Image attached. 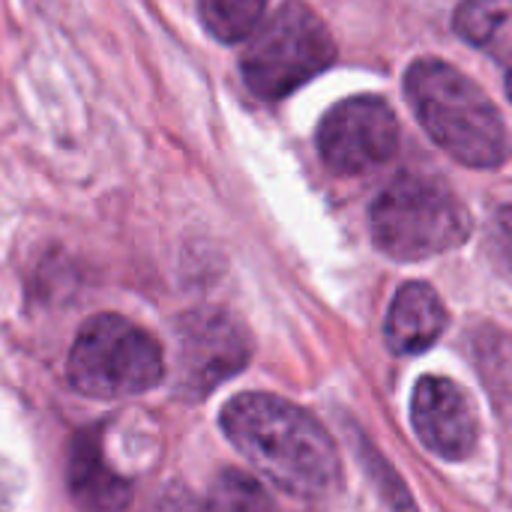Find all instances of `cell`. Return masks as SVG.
<instances>
[{"label": "cell", "mask_w": 512, "mask_h": 512, "mask_svg": "<svg viewBox=\"0 0 512 512\" xmlns=\"http://www.w3.org/2000/svg\"><path fill=\"white\" fill-rule=\"evenodd\" d=\"M234 450L276 489L318 501L339 486V456L315 417L270 393H243L222 408Z\"/></svg>", "instance_id": "6da1fadb"}, {"label": "cell", "mask_w": 512, "mask_h": 512, "mask_svg": "<svg viewBox=\"0 0 512 512\" xmlns=\"http://www.w3.org/2000/svg\"><path fill=\"white\" fill-rule=\"evenodd\" d=\"M408 102L426 135L468 168H498L510 147L492 99L456 66L423 57L405 75Z\"/></svg>", "instance_id": "7a4b0ae2"}, {"label": "cell", "mask_w": 512, "mask_h": 512, "mask_svg": "<svg viewBox=\"0 0 512 512\" xmlns=\"http://www.w3.org/2000/svg\"><path fill=\"white\" fill-rule=\"evenodd\" d=\"M369 228L387 258L423 261L462 246L471 237V216L447 183L402 174L375 198Z\"/></svg>", "instance_id": "3957f363"}, {"label": "cell", "mask_w": 512, "mask_h": 512, "mask_svg": "<svg viewBox=\"0 0 512 512\" xmlns=\"http://www.w3.org/2000/svg\"><path fill=\"white\" fill-rule=\"evenodd\" d=\"M69 384L90 399H129L165 378L162 345L123 315H93L75 333L66 357Z\"/></svg>", "instance_id": "277c9868"}, {"label": "cell", "mask_w": 512, "mask_h": 512, "mask_svg": "<svg viewBox=\"0 0 512 512\" xmlns=\"http://www.w3.org/2000/svg\"><path fill=\"white\" fill-rule=\"evenodd\" d=\"M336 60L327 24L306 3H285L264 21L243 51V81L261 99H285Z\"/></svg>", "instance_id": "5b68a950"}, {"label": "cell", "mask_w": 512, "mask_h": 512, "mask_svg": "<svg viewBox=\"0 0 512 512\" xmlns=\"http://www.w3.org/2000/svg\"><path fill=\"white\" fill-rule=\"evenodd\" d=\"M252 357L246 330L225 312H189L177 324V393L204 399L219 384L243 372Z\"/></svg>", "instance_id": "8992f818"}, {"label": "cell", "mask_w": 512, "mask_h": 512, "mask_svg": "<svg viewBox=\"0 0 512 512\" xmlns=\"http://www.w3.org/2000/svg\"><path fill=\"white\" fill-rule=\"evenodd\" d=\"M399 147V120L378 96H354L327 111L318 126V153L336 174H363L384 165Z\"/></svg>", "instance_id": "52a82bcc"}, {"label": "cell", "mask_w": 512, "mask_h": 512, "mask_svg": "<svg viewBox=\"0 0 512 512\" xmlns=\"http://www.w3.org/2000/svg\"><path fill=\"white\" fill-rule=\"evenodd\" d=\"M411 423L429 453L447 462H465L480 438L471 396L450 378L426 375L414 387Z\"/></svg>", "instance_id": "ba28073f"}, {"label": "cell", "mask_w": 512, "mask_h": 512, "mask_svg": "<svg viewBox=\"0 0 512 512\" xmlns=\"http://www.w3.org/2000/svg\"><path fill=\"white\" fill-rule=\"evenodd\" d=\"M66 486L81 512H126L132 504V483L108 465L93 429L78 432L69 444Z\"/></svg>", "instance_id": "9c48e42d"}, {"label": "cell", "mask_w": 512, "mask_h": 512, "mask_svg": "<svg viewBox=\"0 0 512 512\" xmlns=\"http://www.w3.org/2000/svg\"><path fill=\"white\" fill-rule=\"evenodd\" d=\"M444 324H447V312L435 288H429L426 282H408L396 291L390 303L384 339L393 354L414 357L438 342Z\"/></svg>", "instance_id": "30bf717a"}, {"label": "cell", "mask_w": 512, "mask_h": 512, "mask_svg": "<svg viewBox=\"0 0 512 512\" xmlns=\"http://www.w3.org/2000/svg\"><path fill=\"white\" fill-rule=\"evenodd\" d=\"M456 33L512 72V0H465L456 9Z\"/></svg>", "instance_id": "8fae6325"}, {"label": "cell", "mask_w": 512, "mask_h": 512, "mask_svg": "<svg viewBox=\"0 0 512 512\" xmlns=\"http://www.w3.org/2000/svg\"><path fill=\"white\" fill-rule=\"evenodd\" d=\"M267 0H198L201 21L210 36L225 45L249 39L264 18Z\"/></svg>", "instance_id": "7c38bea8"}, {"label": "cell", "mask_w": 512, "mask_h": 512, "mask_svg": "<svg viewBox=\"0 0 512 512\" xmlns=\"http://www.w3.org/2000/svg\"><path fill=\"white\" fill-rule=\"evenodd\" d=\"M207 512H273V501L255 477L225 468L210 483Z\"/></svg>", "instance_id": "4fadbf2b"}, {"label": "cell", "mask_w": 512, "mask_h": 512, "mask_svg": "<svg viewBox=\"0 0 512 512\" xmlns=\"http://www.w3.org/2000/svg\"><path fill=\"white\" fill-rule=\"evenodd\" d=\"M141 512H207V504H201L189 489L168 486L159 495H153Z\"/></svg>", "instance_id": "5bb4252c"}, {"label": "cell", "mask_w": 512, "mask_h": 512, "mask_svg": "<svg viewBox=\"0 0 512 512\" xmlns=\"http://www.w3.org/2000/svg\"><path fill=\"white\" fill-rule=\"evenodd\" d=\"M495 249H498V258L504 261V267L512 273V204L501 207L495 216Z\"/></svg>", "instance_id": "9a60e30c"}, {"label": "cell", "mask_w": 512, "mask_h": 512, "mask_svg": "<svg viewBox=\"0 0 512 512\" xmlns=\"http://www.w3.org/2000/svg\"><path fill=\"white\" fill-rule=\"evenodd\" d=\"M507 93H510L512 99V72H507Z\"/></svg>", "instance_id": "2e32d148"}]
</instances>
